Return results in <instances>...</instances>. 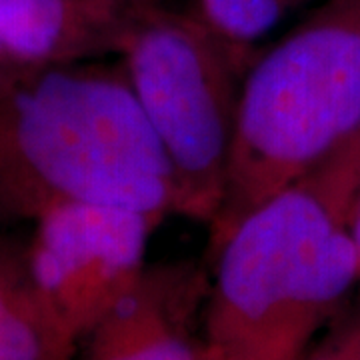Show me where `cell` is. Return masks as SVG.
<instances>
[{
	"label": "cell",
	"instance_id": "cell-2",
	"mask_svg": "<svg viewBox=\"0 0 360 360\" xmlns=\"http://www.w3.org/2000/svg\"><path fill=\"white\" fill-rule=\"evenodd\" d=\"M359 182L326 162L246 212L212 248L202 328L212 360H302L360 281L348 229Z\"/></svg>",
	"mask_w": 360,
	"mask_h": 360
},
{
	"label": "cell",
	"instance_id": "cell-7",
	"mask_svg": "<svg viewBox=\"0 0 360 360\" xmlns=\"http://www.w3.org/2000/svg\"><path fill=\"white\" fill-rule=\"evenodd\" d=\"M139 8L116 0H0V49L18 72L98 63L116 54Z\"/></svg>",
	"mask_w": 360,
	"mask_h": 360
},
{
	"label": "cell",
	"instance_id": "cell-8",
	"mask_svg": "<svg viewBox=\"0 0 360 360\" xmlns=\"http://www.w3.org/2000/svg\"><path fill=\"white\" fill-rule=\"evenodd\" d=\"M78 347L34 281L25 243L0 236V360H75Z\"/></svg>",
	"mask_w": 360,
	"mask_h": 360
},
{
	"label": "cell",
	"instance_id": "cell-13",
	"mask_svg": "<svg viewBox=\"0 0 360 360\" xmlns=\"http://www.w3.org/2000/svg\"><path fill=\"white\" fill-rule=\"evenodd\" d=\"M116 2H122L129 6H144V4H155L156 0H116Z\"/></svg>",
	"mask_w": 360,
	"mask_h": 360
},
{
	"label": "cell",
	"instance_id": "cell-12",
	"mask_svg": "<svg viewBox=\"0 0 360 360\" xmlns=\"http://www.w3.org/2000/svg\"><path fill=\"white\" fill-rule=\"evenodd\" d=\"M16 75H18V70L8 63V58L4 56V52H2V49H0V89H2V86H6V84L16 77Z\"/></svg>",
	"mask_w": 360,
	"mask_h": 360
},
{
	"label": "cell",
	"instance_id": "cell-10",
	"mask_svg": "<svg viewBox=\"0 0 360 360\" xmlns=\"http://www.w3.org/2000/svg\"><path fill=\"white\" fill-rule=\"evenodd\" d=\"M302 360H360V326L335 336Z\"/></svg>",
	"mask_w": 360,
	"mask_h": 360
},
{
	"label": "cell",
	"instance_id": "cell-1",
	"mask_svg": "<svg viewBox=\"0 0 360 360\" xmlns=\"http://www.w3.org/2000/svg\"><path fill=\"white\" fill-rule=\"evenodd\" d=\"M68 202L176 217L167 158L116 65L28 70L0 89V222Z\"/></svg>",
	"mask_w": 360,
	"mask_h": 360
},
{
	"label": "cell",
	"instance_id": "cell-6",
	"mask_svg": "<svg viewBox=\"0 0 360 360\" xmlns=\"http://www.w3.org/2000/svg\"><path fill=\"white\" fill-rule=\"evenodd\" d=\"M208 274L193 262L146 266L80 342L78 360H212L196 324Z\"/></svg>",
	"mask_w": 360,
	"mask_h": 360
},
{
	"label": "cell",
	"instance_id": "cell-3",
	"mask_svg": "<svg viewBox=\"0 0 360 360\" xmlns=\"http://www.w3.org/2000/svg\"><path fill=\"white\" fill-rule=\"evenodd\" d=\"M360 132V0L321 6L246 66L210 246Z\"/></svg>",
	"mask_w": 360,
	"mask_h": 360
},
{
	"label": "cell",
	"instance_id": "cell-9",
	"mask_svg": "<svg viewBox=\"0 0 360 360\" xmlns=\"http://www.w3.org/2000/svg\"><path fill=\"white\" fill-rule=\"evenodd\" d=\"M307 2L309 0H194L193 13L236 51L255 56L258 42Z\"/></svg>",
	"mask_w": 360,
	"mask_h": 360
},
{
	"label": "cell",
	"instance_id": "cell-11",
	"mask_svg": "<svg viewBox=\"0 0 360 360\" xmlns=\"http://www.w3.org/2000/svg\"><path fill=\"white\" fill-rule=\"evenodd\" d=\"M348 229H350V234H352V240L356 245V250H359L360 258V188L354 200H352V206H350V214H348Z\"/></svg>",
	"mask_w": 360,
	"mask_h": 360
},
{
	"label": "cell",
	"instance_id": "cell-4",
	"mask_svg": "<svg viewBox=\"0 0 360 360\" xmlns=\"http://www.w3.org/2000/svg\"><path fill=\"white\" fill-rule=\"evenodd\" d=\"M116 66L167 158L176 217L210 226L231 162L238 92L250 54L236 51L191 11L141 6Z\"/></svg>",
	"mask_w": 360,
	"mask_h": 360
},
{
	"label": "cell",
	"instance_id": "cell-5",
	"mask_svg": "<svg viewBox=\"0 0 360 360\" xmlns=\"http://www.w3.org/2000/svg\"><path fill=\"white\" fill-rule=\"evenodd\" d=\"M158 226L141 210L92 202L58 205L32 220L30 272L80 342L139 283Z\"/></svg>",
	"mask_w": 360,
	"mask_h": 360
}]
</instances>
